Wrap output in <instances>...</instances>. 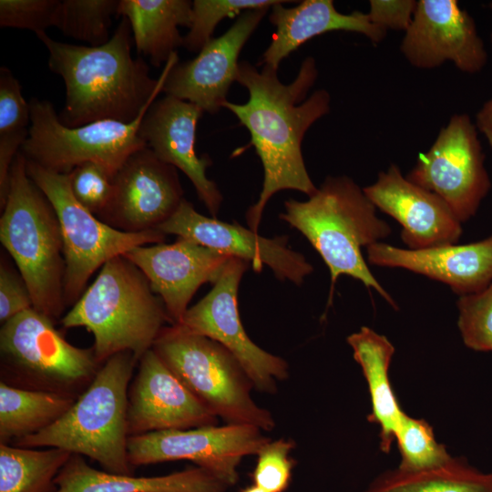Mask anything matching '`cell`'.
I'll use <instances>...</instances> for the list:
<instances>
[{
	"label": "cell",
	"instance_id": "6da1fadb",
	"mask_svg": "<svg viewBox=\"0 0 492 492\" xmlns=\"http://www.w3.org/2000/svg\"><path fill=\"white\" fill-rule=\"evenodd\" d=\"M277 71L240 62L236 81L247 88L249 99L244 104L227 100L222 107L249 130L263 167L261 191L246 213L248 226L255 232L266 204L278 191L294 190L308 197L317 191L305 168L302 142L311 126L330 111L331 97L325 89L315 90L306 98L318 77L313 57L302 62L289 84L280 81Z\"/></svg>",
	"mask_w": 492,
	"mask_h": 492
},
{
	"label": "cell",
	"instance_id": "7a4b0ae2",
	"mask_svg": "<svg viewBox=\"0 0 492 492\" xmlns=\"http://www.w3.org/2000/svg\"><path fill=\"white\" fill-rule=\"evenodd\" d=\"M129 22L122 17L113 36L98 46H77L37 35L48 51V67L66 86V103L58 114L67 128L103 119L135 120L144 106L162 88L171 67L179 62L175 52L158 79L147 63L131 55Z\"/></svg>",
	"mask_w": 492,
	"mask_h": 492
},
{
	"label": "cell",
	"instance_id": "3957f363",
	"mask_svg": "<svg viewBox=\"0 0 492 492\" xmlns=\"http://www.w3.org/2000/svg\"><path fill=\"white\" fill-rule=\"evenodd\" d=\"M284 207L280 218L306 237L329 268V304L338 277L348 275L374 289L396 308L362 254V248L387 237L391 228L376 216V207L352 179L328 177L307 200L290 199Z\"/></svg>",
	"mask_w": 492,
	"mask_h": 492
},
{
	"label": "cell",
	"instance_id": "277c9868",
	"mask_svg": "<svg viewBox=\"0 0 492 492\" xmlns=\"http://www.w3.org/2000/svg\"><path fill=\"white\" fill-rule=\"evenodd\" d=\"M60 323L64 328L84 327L90 332L96 358L102 364L127 351L139 361L169 319L144 273L120 255L100 268Z\"/></svg>",
	"mask_w": 492,
	"mask_h": 492
},
{
	"label": "cell",
	"instance_id": "5b68a950",
	"mask_svg": "<svg viewBox=\"0 0 492 492\" xmlns=\"http://www.w3.org/2000/svg\"><path fill=\"white\" fill-rule=\"evenodd\" d=\"M138 363L128 351L111 356L59 420L11 445L60 448L95 460L106 472L132 475L128 456V393Z\"/></svg>",
	"mask_w": 492,
	"mask_h": 492
},
{
	"label": "cell",
	"instance_id": "8992f818",
	"mask_svg": "<svg viewBox=\"0 0 492 492\" xmlns=\"http://www.w3.org/2000/svg\"><path fill=\"white\" fill-rule=\"evenodd\" d=\"M9 179L0 218V241L28 287L33 308L55 322L67 307L66 262L58 218L49 200L28 176L26 159L20 150Z\"/></svg>",
	"mask_w": 492,
	"mask_h": 492
},
{
	"label": "cell",
	"instance_id": "52a82bcc",
	"mask_svg": "<svg viewBox=\"0 0 492 492\" xmlns=\"http://www.w3.org/2000/svg\"><path fill=\"white\" fill-rule=\"evenodd\" d=\"M193 395L226 424L272 431V413L251 395L252 383L238 360L221 344L179 325L165 326L152 346Z\"/></svg>",
	"mask_w": 492,
	"mask_h": 492
},
{
	"label": "cell",
	"instance_id": "ba28073f",
	"mask_svg": "<svg viewBox=\"0 0 492 492\" xmlns=\"http://www.w3.org/2000/svg\"><path fill=\"white\" fill-rule=\"evenodd\" d=\"M54 323L29 308L2 323L1 381L77 397L87 389L101 366L94 348L71 344Z\"/></svg>",
	"mask_w": 492,
	"mask_h": 492
},
{
	"label": "cell",
	"instance_id": "9c48e42d",
	"mask_svg": "<svg viewBox=\"0 0 492 492\" xmlns=\"http://www.w3.org/2000/svg\"><path fill=\"white\" fill-rule=\"evenodd\" d=\"M160 92L162 88L154 93L131 122L103 119L77 128L64 126L50 101L32 97L31 125L20 152L43 168L66 174L79 164L94 162L113 179L130 155L147 147L138 130Z\"/></svg>",
	"mask_w": 492,
	"mask_h": 492
},
{
	"label": "cell",
	"instance_id": "30bf717a",
	"mask_svg": "<svg viewBox=\"0 0 492 492\" xmlns=\"http://www.w3.org/2000/svg\"><path fill=\"white\" fill-rule=\"evenodd\" d=\"M26 172L49 200L58 218L66 262L67 307L77 302L90 277L107 261L138 246L161 243L166 239V234L157 230L130 233L106 224L76 200L66 173L28 159Z\"/></svg>",
	"mask_w": 492,
	"mask_h": 492
},
{
	"label": "cell",
	"instance_id": "8fae6325",
	"mask_svg": "<svg viewBox=\"0 0 492 492\" xmlns=\"http://www.w3.org/2000/svg\"><path fill=\"white\" fill-rule=\"evenodd\" d=\"M406 179L439 196L460 222L474 216L490 189L477 126L454 114Z\"/></svg>",
	"mask_w": 492,
	"mask_h": 492
},
{
	"label": "cell",
	"instance_id": "7c38bea8",
	"mask_svg": "<svg viewBox=\"0 0 492 492\" xmlns=\"http://www.w3.org/2000/svg\"><path fill=\"white\" fill-rule=\"evenodd\" d=\"M249 265L244 260L231 257L210 292L190 307L177 325L221 344L241 364L253 388L275 394L277 383L289 377L288 363L255 344L240 317L239 285Z\"/></svg>",
	"mask_w": 492,
	"mask_h": 492
},
{
	"label": "cell",
	"instance_id": "4fadbf2b",
	"mask_svg": "<svg viewBox=\"0 0 492 492\" xmlns=\"http://www.w3.org/2000/svg\"><path fill=\"white\" fill-rule=\"evenodd\" d=\"M247 425H210L129 436L128 456L134 466L189 460L229 487L239 481L244 456L255 455L270 438Z\"/></svg>",
	"mask_w": 492,
	"mask_h": 492
},
{
	"label": "cell",
	"instance_id": "5bb4252c",
	"mask_svg": "<svg viewBox=\"0 0 492 492\" xmlns=\"http://www.w3.org/2000/svg\"><path fill=\"white\" fill-rule=\"evenodd\" d=\"M112 181L111 200L97 218L121 231L157 230L184 200L177 169L148 147L130 155Z\"/></svg>",
	"mask_w": 492,
	"mask_h": 492
},
{
	"label": "cell",
	"instance_id": "9a60e30c",
	"mask_svg": "<svg viewBox=\"0 0 492 492\" xmlns=\"http://www.w3.org/2000/svg\"><path fill=\"white\" fill-rule=\"evenodd\" d=\"M157 231L191 240L251 262L258 272L266 265L280 281H289L296 285L302 284L313 271L302 253L289 247L287 236L265 238L238 223L207 217L199 213L185 199Z\"/></svg>",
	"mask_w": 492,
	"mask_h": 492
},
{
	"label": "cell",
	"instance_id": "2e32d148",
	"mask_svg": "<svg viewBox=\"0 0 492 492\" xmlns=\"http://www.w3.org/2000/svg\"><path fill=\"white\" fill-rule=\"evenodd\" d=\"M400 51L420 69L450 61L465 73L480 71L487 55L474 19L456 0H419Z\"/></svg>",
	"mask_w": 492,
	"mask_h": 492
},
{
	"label": "cell",
	"instance_id": "e0dca14e",
	"mask_svg": "<svg viewBox=\"0 0 492 492\" xmlns=\"http://www.w3.org/2000/svg\"><path fill=\"white\" fill-rule=\"evenodd\" d=\"M128 393V436L216 425L207 408L151 348L138 361Z\"/></svg>",
	"mask_w": 492,
	"mask_h": 492
},
{
	"label": "cell",
	"instance_id": "ac0fdd59",
	"mask_svg": "<svg viewBox=\"0 0 492 492\" xmlns=\"http://www.w3.org/2000/svg\"><path fill=\"white\" fill-rule=\"evenodd\" d=\"M163 302L171 325L179 324L198 289L214 283L231 255L179 238L170 244L138 246L125 254Z\"/></svg>",
	"mask_w": 492,
	"mask_h": 492
},
{
	"label": "cell",
	"instance_id": "d6986e66",
	"mask_svg": "<svg viewBox=\"0 0 492 492\" xmlns=\"http://www.w3.org/2000/svg\"><path fill=\"white\" fill-rule=\"evenodd\" d=\"M268 10L242 12L223 35L208 42L196 57L176 63L165 79L162 92L193 103L203 111L217 113L236 81L240 53Z\"/></svg>",
	"mask_w": 492,
	"mask_h": 492
},
{
	"label": "cell",
	"instance_id": "ffe728a7",
	"mask_svg": "<svg viewBox=\"0 0 492 492\" xmlns=\"http://www.w3.org/2000/svg\"><path fill=\"white\" fill-rule=\"evenodd\" d=\"M373 204L401 226V239L410 250L456 244L462 227L450 207L436 194L411 182L395 164L363 188Z\"/></svg>",
	"mask_w": 492,
	"mask_h": 492
},
{
	"label": "cell",
	"instance_id": "44dd1931",
	"mask_svg": "<svg viewBox=\"0 0 492 492\" xmlns=\"http://www.w3.org/2000/svg\"><path fill=\"white\" fill-rule=\"evenodd\" d=\"M203 112L193 103L166 95L152 103L141 121L138 135L160 160L189 178L199 199L216 217L222 195L206 175L210 159L199 157L195 149L197 124Z\"/></svg>",
	"mask_w": 492,
	"mask_h": 492
},
{
	"label": "cell",
	"instance_id": "7402d4cb",
	"mask_svg": "<svg viewBox=\"0 0 492 492\" xmlns=\"http://www.w3.org/2000/svg\"><path fill=\"white\" fill-rule=\"evenodd\" d=\"M374 265L402 268L447 284L459 296L479 292L492 282V235L468 244L421 250L384 242L366 248Z\"/></svg>",
	"mask_w": 492,
	"mask_h": 492
},
{
	"label": "cell",
	"instance_id": "603a6c76",
	"mask_svg": "<svg viewBox=\"0 0 492 492\" xmlns=\"http://www.w3.org/2000/svg\"><path fill=\"white\" fill-rule=\"evenodd\" d=\"M285 3L295 1H281L271 7L269 19L276 31L258 65L278 70L281 62L302 44L332 31L359 33L374 44L386 36L387 31L374 25L367 13L342 14L332 0H303L293 7H285Z\"/></svg>",
	"mask_w": 492,
	"mask_h": 492
},
{
	"label": "cell",
	"instance_id": "cb8c5ba5",
	"mask_svg": "<svg viewBox=\"0 0 492 492\" xmlns=\"http://www.w3.org/2000/svg\"><path fill=\"white\" fill-rule=\"evenodd\" d=\"M55 492H227L230 487L195 466L158 477H134L97 470L72 454L55 478Z\"/></svg>",
	"mask_w": 492,
	"mask_h": 492
},
{
	"label": "cell",
	"instance_id": "d4e9b609",
	"mask_svg": "<svg viewBox=\"0 0 492 492\" xmlns=\"http://www.w3.org/2000/svg\"><path fill=\"white\" fill-rule=\"evenodd\" d=\"M354 360L367 382L371 400L368 422L380 427V449L389 453L404 411L389 379V367L395 347L386 336L363 326L347 337Z\"/></svg>",
	"mask_w": 492,
	"mask_h": 492
},
{
	"label": "cell",
	"instance_id": "484cf974",
	"mask_svg": "<svg viewBox=\"0 0 492 492\" xmlns=\"http://www.w3.org/2000/svg\"><path fill=\"white\" fill-rule=\"evenodd\" d=\"M117 15L128 20L137 52L148 56L154 67H160L183 46L179 26L190 28L192 2L119 0Z\"/></svg>",
	"mask_w": 492,
	"mask_h": 492
},
{
	"label": "cell",
	"instance_id": "4316f807",
	"mask_svg": "<svg viewBox=\"0 0 492 492\" xmlns=\"http://www.w3.org/2000/svg\"><path fill=\"white\" fill-rule=\"evenodd\" d=\"M77 396L30 390L0 382V444L35 435L59 420Z\"/></svg>",
	"mask_w": 492,
	"mask_h": 492
},
{
	"label": "cell",
	"instance_id": "83f0119b",
	"mask_svg": "<svg viewBox=\"0 0 492 492\" xmlns=\"http://www.w3.org/2000/svg\"><path fill=\"white\" fill-rule=\"evenodd\" d=\"M364 492H492V472H483L464 458L452 457L425 470H387Z\"/></svg>",
	"mask_w": 492,
	"mask_h": 492
},
{
	"label": "cell",
	"instance_id": "f1b7e54d",
	"mask_svg": "<svg viewBox=\"0 0 492 492\" xmlns=\"http://www.w3.org/2000/svg\"><path fill=\"white\" fill-rule=\"evenodd\" d=\"M71 455L0 444V492H55V478Z\"/></svg>",
	"mask_w": 492,
	"mask_h": 492
},
{
	"label": "cell",
	"instance_id": "f546056e",
	"mask_svg": "<svg viewBox=\"0 0 492 492\" xmlns=\"http://www.w3.org/2000/svg\"><path fill=\"white\" fill-rule=\"evenodd\" d=\"M119 0H62L55 25L63 35L90 46L106 44L109 38L111 19L117 15Z\"/></svg>",
	"mask_w": 492,
	"mask_h": 492
},
{
	"label": "cell",
	"instance_id": "4dcf8cb0",
	"mask_svg": "<svg viewBox=\"0 0 492 492\" xmlns=\"http://www.w3.org/2000/svg\"><path fill=\"white\" fill-rule=\"evenodd\" d=\"M395 442L401 458L397 467L401 470L430 469L446 464L453 457L445 445L436 441L433 427L425 420L405 413L395 429Z\"/></svg>",
	"mask_w": 492,
	"mask_h": 492
},
{
	"label": "cell",
	"instance_id": "1f68e13d",
	"mask_svg": "<svg viewBox=\"0 0 492 492\" xmlns=\"http://www.w3.org/2000/svg\"><path fill=\"white\" fill-rule=\"evenodd\" d=\"M281 0H194L189 33L183 37V46L200 52L210 42L217 25L225 17H232L255 8H270Z\"/></svg>",
	"mask_w": 492,
	"mask_h": 492
},
{
	"label": "cell",
	"instance_id": "d6a6232c",
	"mask_svg": "<svg viewBox=\"0 0 492 492\" xmlns=\"http://www.w3.org/2000/svg\"><path fill=\"white\" fill-rule=\"evenodd\" d=\"M457 326L465 345L492 352V282L483 291L460 296Z\"/></svg>",
	"mask_w": 492,
	"mask_h": 492
},
{
	"label": "cell",
	"instance_id": "836d02e7",
	"mask_svg": "<svg viewBox=\"0 0 492 492\" xmlns=\"http://www.w3.org/2000/svg\"><path fill=\"white\" fill-rule=\"evenodd\" d=\"M294 447V441L285 438L264 443L256 454L253 484L269 492H284L292 479L294 461L290 455Z\"/></svg>",
	"mask_w": 492,
	"mask_h": 492
},
{
	"label": "cell",
	"instance_id": "e575fe53",
	"mask_svg": "<svg viewBox=\"0 0 492 492\" xmlns=\"http://www.w3.org/2000/svg\"><path fill=\"white\" fill-rule=\"evenodd\" d=\"M68 175L71 191L76 200L97 217L109 203L113 181L108 171L94 162L75 167Z\"/></svg>",
	"mask_w": 492,
	"mask_h": 492
},
{
	"label": "cell",
	"instance_id": "d590c367",
	"mask_svg": "<svg viewBox=\"0 0 492 492\" xmlns=\"http://www.w3.org/2000/svg\"><path fill=\"white\" fill-rule=\"evenodd\" d=\"M60 0H1L0 26L28 29L36 36L54 26Z\"/></svg>",
	"mask_w": 492,
	"mask_h": 492
},
{
	"label": "cell",
	"instance_id": "8d00e7d4",
	"mask_svg": "<svg viewBox=\"0 0 492 492\" xmlns=\"http://www.w3.org/2000/svg\"><path fill=\"white\" fill-rule=\"evenodd\" d=\"M30 106L18 79L5 67L0 68V135L28 131Z\"/></svg>",
	"mask_w": 492,
	"mask_h": 492
},
{
	"label": "cell",
	"instance_id": "74e56055",
	"mask_svg": "<svg viewBox=\"0 0 492 492\" xmlns=\"http://www.w3.org/2000/svg\"><path fill=\"white\" fill-rule=\"evenodd\" d=\"M33 308L28 287L19 271L5 257L0 262V322H7L20 313Z\"/></svg>",
	"mask_w": 492,
	"mask_h": 492
},
{
	"label": "cell",
	"instance_id": "f35d334b",
	"mask_svg": "<svg viewBox=\"0 0 492 492\" xmlns=\"http://www.w3.org/2000/svg\"><path fill=\"white\" fill-rule=\"evenodd\" d=\"M417 1L415 0H371L367 13L371 22L388 31L409 27Z\"/></svg>",
	"mask_w": 492,
	"mask_h": 492
},
{
	"label": "cell",
	"instance_id": "ab89813d",
	"mask_svg": "<svg viewBox=\"0 0 492 492\" xmlns=\"http://www.w3.org/2000/svg\"><path fill=\"white\" fill-rule=\"evenodd\" d=\"M476 126L492 149V98L487 100L477 112Z\"/></svg>",
	"mask_w": 492,
	"mask_h": 492
},
{
	"label": "cell",
	"instance_id": "60d3db41",
	"mask_svg": "<svg viewBox=\"0 0 492 492\" xmlns=\"http://www.w3.org/2000/svg\"><path fill=\"white\" fill-rule=\"evenodd\" d=\"M238 492H269V491L265 490L264 488L257 485L252 484L249 487L241 488Z\"/></svg>",
	"mask_w": 492,
	"mask_h": 492
},
{
	"label": "cell",
	"instance_id": "b9f144b4",
	"mask_svg": "<svg viewBox=\"0 0 492 492\" xmlns=\"http://www.w3.org/2000/svg\"><path fill=\"white\" fill-rule=\"evenodd\" d=\"M491 45H492V34H491Z\"/></svg>",
	"mask_w": 492,
	"mask_h": 492
}]
</instances>
